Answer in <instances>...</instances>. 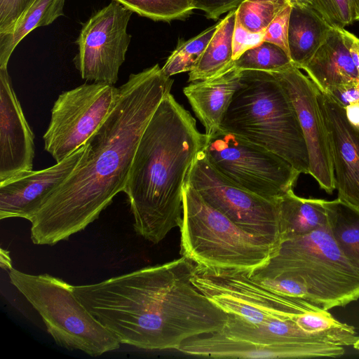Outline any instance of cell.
Segmentation results:
<instances>
[{
  "mask_svg": "<svg viewBox=\"0 0 359 359\" xmlns=\"http://www.w3.org/2000/svg\"><path fill=\"white\" fill-rule=\"evenodd\" d=\"M138 15L153 20L170 21L189 15L193 0H114Z\"/></svg>",
  "mask_w": 359,
  "mask_h": 359,
  "instance_id": "28",
  "label": "cell"
},
{
  "mask_svg": "<svg viewBox=\"0 0 359 359\" xmlns=\"http://www.w3.org/2000/svg\"><path fill=\"white\" fill-rule=\"evenodd\" d=\"M332 27L312 6L292 7L288 47L292 64L302 69L323 43Z\"/></svg>",
  "mask_w": 359,
  "mask_h": 359,
  "instance_id": "20",
  "label": "cell"
},
{
  "mask_svg": "<svg viewBox=\"0 0 359 359\" xmlns=\"http://www.w3.org/2000/svg\"><path fill=\"white\" fill-rule=\"evenodd\" d=\"M290 98L306 142L309 175L320 187L332 194L335 188L334 170L327 128L320 109L318 88L293 64L271 72Z\"/></svg>",
  "mask_w": 359,
  "mask_h": 359,
  "instance_id": "14",
  "label": "cell"
},
{
  "mask_svg": "<svg viewBox=\"0 0 359 359\" xmlns=\"http://www.w3.org/2000/svg\"><path fill=\"white\" fill-rule=\"evenodd\" d=\"M217 27L218 23L194 38L180 41L161 67L164 74L170 77L177 74L191 72L203 55Z\"/></svg>",
  "mask_w": 359,
  "mask_h": 359,
  "instance_id": "27",
  "label": "cell"
},
{
  "mask_svg": "<svg viewBox=\"0 0 359 359\" xmlns=\"http://www.w3.org/2000/svg\"><path fill=\"white\" fill-rule=\"evenodd\" d=\"M191 281L226 313L244 320L259 331L281 339H315L296 321L305 313L323 309L303 299L278 294L258 283L248 271L196 266Z\"/></svg>",
  "mask_w": 359,
  "mask_h": 359,
  "instance_id": "7",
  "label": "cell"
},
{
  "mask_svg": "<svg viewBox=\"0 0 359 359\" xmlns=\"http://www.w3.org/2000/svg\"><path fill=\"white\" fill-rule=\"evenodd\" d=\"M292 7L286 6L267 27L264 41L272 43L281 48L289 56L288 28Z\"/></svg>",
  "mask_w": 359,
  "mask_h": 359,
  "instance_id": "32",
  "label": "cell"
},
{
  "mask_svg": "<svg viewBox=\"0 0 359 359\" xmlns=\"http://www.w3.org/2000/svg\"><path fill=\"white\" fill-rule=\"evenodd\" d=\"M12 262L8 251L1 249V267L4 269H11Z\"/></svg>",
  "mask_w": 359,
  "mask_h": 359,
  "instance_id": "39",
  "label": "cell"
},
{
  "mask_svg": "<svg viewBox=\"0 0 359 359\" xmlns=\"http://www.w3.org/2000/svg\"><path fill=\"white\" fill-rule=\"evenodd\" d=\"M219 331L191 338L178 349L186 354L212 358H309L344 355V346L323 341L276 338L244 320L228 314Z\"/></svg>",
  "mask_w": 359,
  "mask_h": 359,
  "instance_id": "10",
  "label": "cell"
},
{
  "mask_svg": "<svg viewBox=\"0 0 359 359\" xmlns=\"http://www.w3.org/2000/svg\"><path fill=\"white\" fill-rule=\"evenodd\" d=\"M34 140L7 67H0V182L32 170Z\"/></svg>",
  "mask_w": 359,
  "mask_h": 359,
  "instance_id": "17",
  "label": "cell"
},
{
  "mask_svg": "<svg viewBox=\"0 0 359 359\" xmlns=\"http://www.w3.org/2000/svg\"><path fill=\"white\" fill-rule=\"evenodd\" d=\"M327 228L347 259L359 270V209L337 198L324 201Z\"/></svg>",
  "mask_w": 359,
  "mask_h": 359,
  "instance_id": "24",
  "label": "cell"
},
{
  "mask_svg": "<svg viewBox=\"0 0 359 359\" xmlns=\"http://www.w3.org/2000/svg\"><path fill=\"white\" fill-rule=\"evenodd\" d=\"M180 231L181 255L206 269L251 273L266 264L278 248L237 226L187 182Z\"/></svg>",
  "mask_w": 359,
  "mask_h": 359,
  "instance_id": "6",
  "label": "cell"
},
{
  "mask_svg": "<svg viewBox=\"0 0 359 359\" xmlns=\"http://www.w3.org/2000/svg\"><path fill=\"white\" fill-rule=\"evenodd\" d=\"M203 150L231 182L276 202L293 190L301 174L280 156L221 128L207 135Z\"/></svg>",
  "mask_w": 359,
  "mask_h": 359,
  "instance_id": "9",
  "label": "cell"
},
{
  "mask_svg": "<svg viewBox=\"0 0 359 359\" xmlns=\"http://www.w3.org/2000/svg\"><path fill=\"white\" fill-rule=\"evenodd\" d=\"M292 64L290 56L281 48L272 43L263 41L234 60L232 67L239 71L276 72Z\"/></svg>",
  "mask_w": 359,
  "mask_h": 359,
  "instance_id": "26",
  "label": "cell"
},
{
  "mask_svg": "<svg viewBox=\"0 0 359 359\" xmlns=\"http://www.w3.org/2000/svg\"><path fill=\"white\" fill-rule=\"evenodd\" d=\"M118 94L112 84L93 82L58 96L43 137L45 150L56 163L86 143L113 109Z\"/></svg>",
  "mask_w": 359,
  "mask_h": 359,
  "instance_id": "12",
  "label": "cell"
},
{
  "mask_svg": "<svg viewBox=\"0 0 359 359\" xmlns=\"http://www.w3.org/2000/svg\"><path fill=\"white\" fill-rule=\"evenodd\" d=\"M241 76V71L231 67L218 76L192 82L184 88V94L204 126L206 135H211L220 129Z\"/></svg>",
  "mask_w": 359,
  "mask_h": 359,
  "instance_id": "19",
  "label": "cell"
},
{
  "mask_svg": "<svg viewBox=\"0 0 359 359\" xmlns=\"http://www.w3.org/2000/svg\"><path fill=\"white\" fill-rule=\"evenodd\" d=\"M325 200L306 198L293 190L278 201L281 242L327 226Z\"/></svg>",
  "mask_w": 359,
  "mask_h": 359,
  "instance_id": "21",
  "label": "cell"
},
{
  "mask_svg": "<svg viewBox=\"0 0 359 359\" xmlns=\"http://www.w3.org/2000/svg\"><path fill=\"white\" fill-rule=\"evenodd\" d=\"M311 5L332 27L344 28L355 21L353 0H311Z\"/></svg>",
  "mask_w": 359,
  "mask_h": 359,
  "instance_id": "30",
  "label": "cell"
},
{
  "mask_svg": "<svg viewBox=\"0 0 359 359\" xmlns=\"http://www.w3.org/2000/svg\"><path fill=\"white\" fill-rule=\"evenodd\" d=\"M327 94V93H326ZM338 102L341 106L359 102V86L351 85L336 89L327 94Z\"/></svg>",
  "mask_w": 359,
  "mask_h": 359,
  "instance_id": "36",
  "label": "cell"
},
{
  "mask_svg": "<svg viewBox=\"0 0 359 359\" xmlns=\"http://www.w3.org/2000/svg\"><path fill=\"white\" fill-rule=\"evenodd\" d=\"M196 264L182 256L101 282L74 285L90 313L121 344L144 350L176 349L219 331L229 315L192 283Z\"/></svg>",
  "mask_w": 359,
  "mask_h": 359,
  "instance_id": "2",
  "label": "cell"
},
{
  "mask_svg": "<svg viewBox=\"0 0 359 359\" xmlns=\"http://www.w3.org/2000/svg\"><path fill=\"white\" fill-rule=\"evenodd\" d=\"M133 12L113 0L82 27L74 64L83 79L114 85L130 42L126 29Z\"/></svg>",
  "mask_w": 359,
  "mask_h": 359,
  "instance_id": "13",
  "label": "cell"
},
{
  "mask_svg": "<svg viewBox=\"0 0 359 359\" xmlns=\"http://www.w3.org/2000/svg\"><path fill=\"white\" fill-rule=\"evenodd\" d=\"M258 283L266 288L282 295L297 297L309 301L308 290L300 281L292 278L278 276L274 278L252 277Z\"/></svg>",
  "mask_w": 359,
  "mask_h": 359,
  "instance_id": "31",
  "label": "cell"
},
{
  "mask_svg": "<svg viewBox=\"0 0 359 359\" xmlns=\"http://www.w3.org/2000/svg\"><path fill=\"white\" fill-rule=\"evenodd\" d=\"M205 133L170 93L160 102L136 149L123 192L135 233L157 244L183 216V189Z\"/></svg>",
  "mask_w": 359,
  "mask_h": 359,
  "instance_id": "3",
  "label": "cell"
},
{
  "mask_svg": "<svg viewBox=\"0 0 359 359\" xmlns=\"http://www.w3.org/2000/svg\"><path fill=\"white\" fill-rule=\"evenodd\" d=\"M265 32L254 33L245 29L236 20L233 34V58L237 59L247 50L264 41Z\"/></svg>",
  "mask_w": 359,
  "mask_h": 359,
  "instance_id": "34",
  "label": "cell"
},
{
  "mask_svg": "<svg viewBox=\"0 0 359 359\" xmlns=\"http://www.w3.org/2000/svg\"><path fill=\"white\" fill-rule=\"evenodd\" d=\"M64 4L65 0H34L10 32L0 34V67H7L15 47L32 30L62 15Z\"/></svg>",
  "mask_w": 359,
  "mask_h": 359,
  "instance_id": "23",
  "label": "cell"
},
{
  "mask_svg": "<svg viewBox=\"0 0 359 359\" xmlns=\"http://www.w3.org/2000/svg\"><path fill=\"white\" fill-rule=\"evenodd\" d=\"M353 348L358 351H359V337L353 345Z\"/></svg>",
  "mask_w": 359,
  "mask_h": 359,
  "instance_id": "42",
  "label": "cell"
},
{
  "mask_svg": "<svg viewBox=\"0 0 359 359\" xmlns=\"http://www.w3.org/2000/svg\"><path fill=\"white\" fill-rule=\"evenodd\" d=\"M186 182L207 203L242 229L279 246L281 236L277 201L231 182L212 166L203 149L196 156Z\"/></svg>",
  "mask_w": 359,
  "mask_h": 359,
  "instance_id": "11",
  "label": "cell"
},
{
  "mask_svg": "<svg viewBox=\"0 0 359 359\" xmlns=\"http://www.w3.org/2000/svg\"><path fill=\"white\" fill-rule=\"evenodd\" d=\"M327 128L338 198L359 209V128L348 119L345 108L318 88Z\"/></svg>",
  "mask_w": 359,
  "mask_h": 359,
  "instance_id": "15",
  "label": "cell"
},
{
  "mask_svg": "<svg viewBox=\"0 0 359 359\" xmlns=\"http://www.w3.org/2000/svg\"><path fill=\"white\" fill-rule=\"evenodd\" d=\"M244 0H193L194 9L204 11L208 18L216 20L224 13L237 8Z\"/></svg>",
  "mask_w": 359,
  "mask_h": 359,
  "instance_id": "35",
  "label": "cell"
},
{
  "mask_svg": "<svg viewBox=\"0 0 359 359\" xmlns=\"http://www.w3.org/2000/svg\"><path fill=\"white\" fill-rule=\"evenodd\" d=\"M34 0H0V34L10 32Z\"/></svg>",
  "mask_w": 359,
  "mask_h": 359,
  "instance_id": "33",
  "label": "cell"
},
{
  "mask_svg": "<svg viewBox=\"0 0 359 359\" xmlns=\"http://www.w3.org/2000/svg\"><path fill=\"white\" fill-rule=\"evenodd\" d=\"M236 20V9L229 12L219 23L196 67L189 72V81L194 82L218 76L231 68L233 34Z\"/></svg>",
  "mask_w": 359,
  "mask_h": 359,
  "instance_id": "22",
  "label": "cell"
},
{
  "mask_svg": "<svg viewBox=\"0 0 359 359\" xmlns=\"http://www.w3.org/2000/svg\"><path fill=\"white\" fill-rule=\"evenodd\" d=\"M344 108L348 121L359 128V102L350 104Z\"/></svg>",
  "mask_w": 359,
  "mask_h": 359,
  "instance_id": "38",
  "label": "cell"
},
{
  "mask_svg": "<svg viewBox=\"0 0 359 359\" xmlns=\"http://www.w3.org/2000/svg\"><path fill=\"white\" fill-rule=\"evenodd\" d=\"M287 5L285 0H244L236 8V20L250 32H265Z\"/></svg>",
  "mask_w": 359,
  "mask_h": 359,
  "instance_id": "29",
  "label": "cell"
},
{
  "mask_svg": "<svg viewBox=\"0 0 359 359\" xmlns=\"http://www.w3.org/2000/svg\"><path fill=\"white\" fill-rule=\"evenodd\" d=\"M354 12H355V20L359 21V0H353Z\"/></svg>",
  "mask_w": 359,
  "mask_h": 359,
  "instance_id": "41",
  "label": "cell"
},
{
  "mask_svg": "<svg viewBox=\"0 0 359 359\" xmlns=\"http://www.w3.org/2000/svg\"><path fill=\"white\" fill-rule=\"evenodd\" d=\"M344 33L348 46L349 51L359 76V39L351 32L344 29ZM359 86V79H358Z\"/></svg>",
  "mask_w": 359,
  "mask_h": 359,
  "instance_id": "37",
  "label": "cell"
},
{
  "mask_svg": "<svg viewBox=\"0 0 359 359\" xmlns=\"http://www.w3.org/2000/svg\"><path fill=\"white\" fill-rule=\"evenodd\" d=\"M296 323L306 333L342 346H353L358 338L354 327L339 321L324 309L305 313Z\"/></svg>",
  "mask_w": 359,
  "mask_h": 359,
  "instance_id": "25",
  "label": "cell"
},
{
  "mask_svg": "<svg viewBox=\"0 0 359 359\" xmlns=\"http://www.w3.org/2000/svg\"><path fill=\"white\" fill-rule=\"evenodd\" d=\"M255 278L285 276L302 283L309 302L324 310L359 299V270L344 256L327 226L285 240Z\"/></svg>",
  "mask_w": 359,
  "mask_h": 359,
  "instance_id": "5",
  "label": "cell"
},
{
  "mask_svg": "<svg viewBox=\"0 0 359 359\" xmlns=\"http://www.w3.org/2000/svg\"><path fill=\"white\" fill-rule=\"evenodd\" d=\"M173 80L156 64L131 74L115 104L86 142L71 174L31 220V240L53 245L84 230L123 191L141 137Z\"/></svg>",
  "mask_w": 359,
  "mask_h": 359,
  "instance_id": "1",
  "label": "cell"
},
{
  "mask_svg": "<svg viewBox=\"0 0 359 359\" xmlns=\"http://www.w3.org/2000/svg\"><path fill=\"white\" fill-rule=\"evenodd\" d=\"M220 128L280 156L309 173L307 148L293 104L271 72L241 71Z\"/></svg>",
  "mask_w": 359,
  "mask_h": 359,
  "instance_id": "4",
  "label": "cell"
},
{
  "mask_svg": "<svg viewBox=\"0 0 359 359\" xmlns=\"http://www.w3.org/2000/svg\"><path fill=\"white\" fill-rule=\"evenodd\" d=\"M291 7L312 6L311 0H285Z\"/></svg>",
  "mask_w": 359,
  "mask_h": 359,
  "instance_id": "40",
  "label": "cell"
},
{
  "mask_svg": "<svg viewBox=\"0 0 359 359\" xmlns=\"http://www.w3.org/2000/svg\"><path fill=\"white\" fill-rule=\"evenodd\" d=\"M86 149V143L54 165L0 182V219L20 217L31 222L76 168Z\"/></svg>",
  "mask_w": 359,
  "mask_h": 359,
  "instance_id": "16",
  "label": "cell"
},
{
  "mask_svg": "<svg viewBox=\"0 0 359 359\" xmlns=\"http://www.w3.org/2000/svg\"><path fill=\"white\" fill-rule=\"evenodd\" d=\"M8 277L40 315L59 346L93 357L120 347L116 337L78 299L74 285L48 273L32 275L13 268Z\"/></svg>",
  "mask_w": 359,
  "mask_h": 359,
  "instance_id": "8",
  "label": "cell"
},
{
  "mask_svg": "<svg viewBox=\"0 0 359 359\" xmlns=\"http://www.w3.org/2000/svg\"><path fill=\"white\" fill-rule=\"evenodd\" d=\"M344 29L332 27L323 43L302 68L324 93L329 94L347 86L358 85V73Z\"/></svg>",
  "mask_w": 359,
  "mask_h": 359,
  "instance_id": "18",
  "label": "cell"
}]
</instances>
